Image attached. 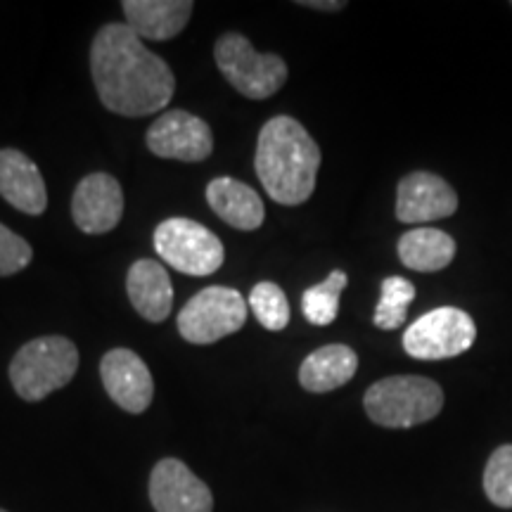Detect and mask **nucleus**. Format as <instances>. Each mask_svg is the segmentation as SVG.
Segmentation results:
<instances>
[{
    "label": "nucleus",
    "instance_id": "nucleus-24",
    "mask_svg": "<svg viewBox=\"0 0 512 512\" xmlns=\"http://www.w3.org/2000/svg\"><path fill=\"white\" fill-rule=\"evenodd\" d=\"M34 259V249L24 238L0 223V278L24 271Z\"/></svg>",
    "mask_w": 512,
    "mask_h": 512
},
{
    "label": "nucleus",
    "instance_id": "nucleus-13",
    "mask_svg": "<svg viewBox=\"0 0 512 512\" xmlns=\"http://www.w3.org/2000/svg\"><path fill=\"white\" fill-rule=\"evenodd\" d=\"M72 216L79 230L88 235L110 233L124 216V192L114 176L91 174L76 185Z\"/></svg>",
    "mask_w": 512,
    "mask_h": 512
},
{
    "label": "nucleus",
    "instance_id": "nucleus-2",
    "mask_svg": "<svg viewBox=\"0 0 512 512\" xmlns=\"http://www.w3.org/2000/svg\"><path fill=\"white\" fill-rule=\"evenodd\" d=\"M254 169L271 200L297 207L316 190L320 147L297 119L273 117L256 140Z\"/></svg>",
    "mask_w": 512,
    "mask_h": 512
},
{
    "label": "nucleus",
    "instance_id": "nucleus-1",
    "mask_svg": "<svg viewBox=\"0 0 512 512\" xmlns=\"http://www.w3.org/2000/svg\"><path fill=\"white\" fill-rule=\"evenodd\" d=\"M91 72L100 102L121 117L162 112L176 91L169 64L147 50L128 24H105L95 34Z\"/></svg>",
    "mask_w": 512,
    "mask_h": 512
},
{
    "label": "nucleus",
    "instance_id": "nucleus-22",
    "mask_svg": "<svg viewBox=\"0 0 512 512\" xmlns=\"http://www.w3.org/2000/svg\"><path fill=\"white\" fill-rule=\"evenodd\" d=\"M247 304L256 320H259V325H264L266 330L280 332L290 323V302H287L285 292L275 283L264 280V283L254 285V290L249 292Z\"/></svg>",
    "mask_w": 512,
    "mask_h": 512
},
{
    "label": "nucleus",
    "instance_id": "nucleus-21",
    "mask_svg": "<svg viewBox=\"0 0 512 512\" xmlns=\"http://www.w3.org/2000/svg\"><path fill=\"white\" fill-rule=\"evenodd\" d=\"M415 299V285L411 280L399 278V275H389L382 280L380 302H377L373 323L380 330H396L406 323L408 306Z\"/></svg>",
    "mask_w": 512,
    "mask_h": 512
},
{
    "label": "nucleus",
    "instance_id": "nucleus-7",
    "mask_svg": "<svg viewBox=\"0 0 512 512\" xmlns=\"http://www.w3.org/2000/svg\"><path fill=\"white\" fill-rule=\"evenodd\" d=\"M155 249L169 266L192 278L216 273L226 261L223 242L202 223L166 219L155 230Z\"/></svg>",
    "mask_w": 512,
    "mask_h": 512
},
{
    "label": "nucleus",
    "instance_id": "nucleus-20",
    "mask_svg": "<svg viewBox=\"0 0 512 512\" xmlns=\"http://www.w3.org/2000/svg\"><path fill=\"white\" fill-rule=\"evenodd\" d=\"M349 285V278L344 271H332L328 278L320 285L309 287L302 294V311L304 318L309 320L311 325H318V328H325L332 320L337 318L339 313V297H342L344 287Z\"/></svg>",
    "mask_w": 512,
    "mask_h": 512
},
{
    "label": "nucleus",
    "instance_id": "nucleus-14",
    "mask_svg": "<svg viewBox=\"0 0 512 512\" xmlns=\"http://www.w3.org/2000/svg\"><path fill=\"white\" fill-rule=\"evenodd\" d=\"M0 197L29 216H41L48 207V190L38 166L24 152L0 150Z\"/></svg>",
    "mask_w": 512,
    "mask_h": 512
},
{
    "label": "nucleus",
    "instance_id": "nucleus-15",
    "mask_svg": "<svg viewBox=\"0 0 512 512\" xmlns=\"http://www.w3.org/2000/svg\"><path fill=\"white\" fill-rule=\"evenodd\" d=\"M126 24L143 41H169L178 36L195 10L190 0H124Z\"/></svg>",
    "mask_w": 512,
    "mask_h": 512
},
{
    "label": "nucleus",
    "instance_id": "nucleus-19",
    "mask_svg": "<svg viewBox=\"0 0 512 512\" xmlns=\"http://www.w3.org/2000/svg\"><path fill=\"white\" fill-rule=\"evenodd\" d=\"M456 240L439 228H413L401 235V264L418 273H437L451 264L456 256Z\"/></svg>",
    "mask_w": 512,
    "mask_h": 512
},
{
    "label": "nucleus",
    "instance_id": "nucleus-17",
    "mask_svg": "<svg viewBox=\"0 0 512 512\" xmlns=\"http://www.w3.org/2000/svg\"><path fill=\"white\" fill-rule=\"evenodd\" d=\"M207 202L219 214L228 226L238 230H256L264 226V202L259 192L249 188L247 183L235 181V178H214L207 185Z\"/></svg>",
    "mask_w": 512,
    "mask_h": 512
},
{
    "label": "nucleus",
    "instance_id": "nucleus-6",
    "mask_svg": "<svg viewBox=\"0 0 512 512\" xmlns=\"http://www.w3.org/2000/svg\"><path fill=\"white\" fill-rule=\"evenodd\" d=\"M247 309L249 304L233 287H204L178 313V330L190 344H214L245 325Z\"/></svg>",
    "mask_w": 512,
    "mask_h": 512
},
{
    "label": "nucleus",
    "instance_id": "nucleus-12",
    "mask_svg": "<svg viewBox=\"0 0 512 512\" xmlns=\"http://www.w3.org/2000/svg\"><path fill=\"white\" fill-rule=\"evenodd\" d=\"M456 211V190L430 171H413L396 188V219L401 223H430L448 219Z\"/></svg>",
    "mask_w": 512,
    "mask_h": 512
},
{
    "label": "nucleus",
    "instance_id": "nucleus-11",
    "mask_svg": "<svg viewBox=\"0 0 512 512\" xmlns=\"http://www.w3.org/2000/svg\"><path fill=\"white\" fill-rule=\"evenodd\" d=\"M100 377L110 399L126 413H145L155 396L150 368L136 351L112 349L102 356Z\"/></svg>",
    "mask_w": 512,
    "mask_h": 512
},
{
    "label": "nucleus",
    "instance_id": "nucleus-3",
    "mask_svg": "<svg viewBox=\"0 0 512 512\" xmlns=\"http://www.w3.org/2000/svg\"><path fill=\"white\" fill-rule=\"evenodd\" d=\"M363 406L375 425L408 430L437 418L444 408V392L430 377L392 375L368 387Z\"/></svg>",
    "mask_w": 512,
    "mask_h": 512
},
{
    "label": "nucleus",
    "instance_id": "nucleus-5",
    "mask_svg": "<svg viewBox=\"0 0 512 512\" xmlns=\"http://www.w3.org/2000/svg\"><path fill=\"white\" fill-rule=\"evenodd\" d=\"M221 74L240 95L266 100L285 86L287 64L275 53H256L242 34H223L214 48Z\"/></svg>",
    "mask_w": 512,
    "mask_h": 512
},
{
    "label": "nucleus",
    "instance_id": "nucleus-10",
    "mask_svg": "<svg viewBox=\"0 0 512 512\" xmlns=\"http://www.w3.org/2000/svg\"><path fill=\"white\" fill-rule=\"evenodd\" d=\"M150 501L157 512H211L214 496L183 460H159L150 475Z\"/></svg>",
    "mask_w": 512,
    "mask_h": 512
},
{
    "label": "nucleus",
    "instance_id": "nucleus-9",
    "mask_svg": "<svg viewBox=\"0 0 512 512\" xmlns=\"http://www.w3.org/2000/svg\"><path fill=\"white\" fill-rule=\"evenodd\" d=\"M145 143L157 157L176 162H204L214 150L209 124L185 110H169L147 131Z\"/></svg>",
    "mask_w": 512,
    "mask_h": 512
},
{
    "label": "nucleus",
    "instance_id": "nucleus-8",
    "mask_svg": "<svg viewBox=\"0 0 512 512\" xmlns=\"http://www.w3.org/2000/svg\"><path fill=\"white\" fill-rule=\"evenodd\" d=\"M477 325L470 313L456 306H441L411 323L403 332V349L420 361H444L465 354L475 344Z\"/></svg>",
    "mask_w": 512,
    "mask_h": 512
},
{
    "label": "nucleus",
    "instance_id": "nucleus-26",
    "mask_svg": "<svg viewBox=\"0 0 512 512\" xmlns=\"http://www.w3.org/2000/svg\"><path fill=\"white\" fill-rule=\"evenodd\" d=\"M0 512H8V510H0Z\"/></svg>",
    "mask_w": 512,
    "mask_h": 512
},
{
    "label": "nucleus",
    "instance_id": "nucleus-25",
    "mask_svg": "<svg viewBox=\"0 0 512 512\" xmlns=\"http://www.w3.org/2000/svg\"><path fill=\"white\" fill-rule=\"evenodd\" d=\"M304 8H313V10H325V12H337V10H344L347 8V3H342V0H328V3H320V0H304Z\"/></svg>",
    "mask_w": 512,
    "mask_h": 512
},
{
    "label": "nucleus",
    "instance_id": "nucleus-23",
    "mask_svg": "<svg viewBox=\"0 0 512 512\" xmlns=\"http://www.w3.org/2000/svg\"><path fill=\"white\" fill-rule=\"evenodd\" d=\"M484 494L496 508L512 510V444L498 446L486 460Z\"/></svg>",
    "mask_w": 512,
    "mask_h": 512
},
{
    "label": "nucleus",
    "instance_id": "nucleus-4",
    "mask_svg": "<svg viewBox=\"0 0 512 512\" xmlns=\"http://www.w3.org/2000/svg\"><path fill=\"white\" fill-rule=\"evenodd\" d=\"M79 370V349L72 339L60 335L36 337L17 351L10 363V382L24 401H41Z\"/></svg>",
    "mask_w": 512,
    "mask_h": 512
},
{
    "label": "nucleus",
    "instance_id": "nucleus-18",
    "mask_svg": "<svg viewBox=\"0 0 512 512\" xmlns=\"http://www.w3.org/2000/svg\"><path fill=\"white\" fill-rule=\"evenodd\" d=\"M358 370L356 351L347 344H328L311 351L299 368V384L311 394H328L344 387Z\"/></svg>",
    "mask_w": 512,
    "mask_h": 512
},
{
    "label": "nucleus",
    "instance_id": "nucleus-16",
    "mask_svg": "<svg viewBox=\"0 0 512 512\" xmlns=\"http://www.w3.org/2000/svg\"><path fill=\"white\" fill-rule=\"evenodd\" d=\"M126 290L133 309L150 323H162L174 306V287L169 273L155 259H138L128 268Z\"/></svg>",
    "mask_w": 512,
    "mask_h": 512
}]
</instances>
